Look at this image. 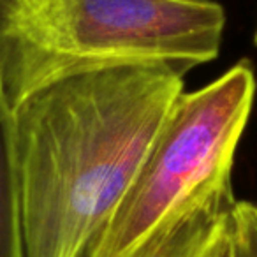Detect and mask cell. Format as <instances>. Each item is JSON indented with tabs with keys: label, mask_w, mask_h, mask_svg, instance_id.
<instances>
[{
	"label": "cell",
	"mask_w": 257,
	"mask_h": 257,
	"mask_svg": "<svg viewBox=\"0 0 257 257\" xmlns=\"http://www.w3.org/2000/svg\"><path fill=\"white\" fill-rule=\"evenodd\" d=\"M0 257H25L20 220L13 109L0 90Z\"/></svg>",
	"instance_id": "5b68a950"
},
{
	"label": "cell",
	"mask_w": 257,
	"mask_h": 257,
	"mask_svg": "<svg viewBox=\"0 0 257 257\" xmlns=\"http://www.w3.org/2000/svg\"><path fill=\"white\" fill-rule=\"evenodd\" d=\"M187 72L162 62L58 79L13 111L25 257H85L133 185Z\"/></svg>",
	"instance_id": "6da1fadb"
},
{
	"label": "cell",
	"mask_w": 257,
	"mask_h": 257,
	"mask_svg": "<svg viewBox=\"0 0 257 257\" xmlns=\"http://www.w3.org/2000/svg\"><path fill=\"white\" fill-rule=\"evenodd\" d=\"M255 93V71L248 60H239L196 92H183L85 257H133L189 206L232 194L236 150Z\"/></svg>",
	"instance_id": "3957f363"
},
{
	"label": "cell",
	"mask_w": 257,
	"mask_h": 257,
	"mask_svg": "<svg viewBox=\"0 0 257 257\" xmlns=\"http://www.w3.org/2000/svg\"><path fill=\"white\" fill-rule=\"evenodd\" d=\"M253 43H255V46H257V30H255V36H253Z\"/></svg>",
	"instance_id": "52a82bcc"
},
{
	"label": "cell",
	"mask_w": 257,
	"mask_h": 257,
	"mask_svg": "<svg viewBox=\"0 0 257 257\" xmlns=\"http://www.w3.org/2000/svg\"><path fill=\"white\" fill-rule=\"evenodd\" d=\"M234 194L201 201L162 225L133 257H234Z\"/></svg>",
	"instance_id": "277c9868"
},
{
	"label": "cell",
	"mask_w": 257,
	"mask_h": 257,
	"mask_svg": "<svg viewBox=\"0 0 257 257\" xmlns=\"http://www.w3.org/2000/svg\"><path fill=\"white\" fill-rule=\"evenodd\" d=\"M213 0H0V90L13 111L58 79L162 62L189 72L218 57Z\"/></svg>",
	"instance_id": "7a4b0ae2"
},
{
	"label": "cell",
	"mask_w": 257,
	"mask_h": 257,
	"mask_svg": "<svg viewBox=\"0 0 257 257\" xmlns=\"http://www.w3.org/2000/svg\"><path fill=\"white\" fill-rule=\"evenodd\" d=\"M234 257H257V204L236 201L232 208Z\"/></svg>",
	"instance_id": "8992f818"
}]
</instances>
